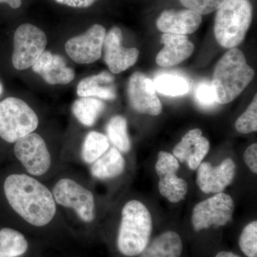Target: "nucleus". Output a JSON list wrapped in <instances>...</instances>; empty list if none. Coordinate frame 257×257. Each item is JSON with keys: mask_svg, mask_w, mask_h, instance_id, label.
Masks as SVG:
<instances>
[{"mask_svg": "<svg viewBox=\"0 0 257 257\" xmlns=\"http://www.w3.org/2000/svg\"><path fill=\"white\" fill-rule=\"evenodd\" d=\"M110 148L106 135L99 132L90 131L83 140L77 162L90 166Z\"/></svg>", "mask_w": 257, "mask_h": 257, "instance_id": "23", "label": "nucleus"}, {"mask_svg": "<svg viewBox=\"0 0 257 257\" xmlns=\"http://www.w3.org/2000/svg\"><path fill=\"white\" fill-rule=\"evenodd\" d=\"M3 84H2V83L0 82V96L3 94Z\"/></svg>", "mask_w": 257, "mask_h": 257, "instance_id": "35", "label": "nucleus"}, {"mask_svg": "<svg viewBox=\"0 0 257 257\" xmlns=\"http://www.w3.org/2000/svg\"><path fill=\"white\" fill-rule=\"evenodd\" d=\"M47 38L45 32L31 25L23 24L15 31L12 62L18 70L32 67L45 52Z\"/></svg>", "mask_w": 257, "mask_h": 257, "instance_id": "8", "label": "nucleus"}, {"mask_svg": "<svg viewBox=\"0 0 257 257\" xmlns=\"http://www.w3.org/2000/svg\"><path fill=\"white\" fill-rule=\"evenodd\" d=\"M239 247L247 257H257V221H253L243 228L240 235Z\"/></svg>", "mask_w": 257, "mask_h": 257, "instance_id": "27", "label": "nucleus"}, {"mask_svg": "<svg viewBox=\"0 0 257 257\" xmlns=\"http://www.w3.org/2000/svg\"><path fill=\"white\" fill-rule=\"evenodd\" d=\"M234 202L229 194L217 193L198 203L193 209L192 224L195 231L225 226L232 219Z\"/></svg>", "mask_w": 257, "mask_h": 257, "instance_id": "9", "label": "nucleus"}, {"mask_svg": "<svg viewBox=\"0 0 257 257\" xmlns=\"http://www.w3.org/2000/svg\"><path fill=\"white\" fill-rule=\"evenodd\" d=\"M236 169V165L231 158L226 159L216 167H213L209 162H203L197 168V185L206 194L223 192L232 183Z\"/></svg>", "mask_w": 257, "mask_h": 257, "instance_id": "15", "label": "nucleus"}, {"mask_svg": "<svg viewBox=\"0 0 257 257\" xmlns=\"http://www.w3.org/2000/svg\"><path fill=\"white\" fill-rule=\"evenodd\" d=\"M89 167L93 179L107 181L117 178L124 173L126 162L122 153L111 147Z\"/></svg>", "mask_w": 257, "mask_h": 257, "instance_id": "20", "label": "nucleus"}, {"mask_svg": "<svg viewBox=\"0 0 257 257\" xmlns=\"http://www.w3.org/2000/svg\"><path fill=\"white\" fill-rule=\"evenodd\" d=\"M50 182L49 187L67 229L74 239L83 241L97 218L95 194L82 176L66 168Z\"/></svg>", "mask_w": 257, "mask_h": 257, "instance_id": "2", "label": "nucleus"}, {"mask_svg": "<svg viewBox=\"0 0 257 257\" xmlns=\"http://www.w3.org/2000/svg\"><path fill=\"white\" fill-rule=\"evenodd\" d=\"M153 83L156 91L166 96H182L188 93L189 90L188 81L178 74H160Z\"/></svg>", "mask_w": 257, "mask_h": 257, "instance_id": "26", "label": "nucleus"}, {"mask_svg": "<svg viewBox=\"0 0 257 257\" xmlns=\"http://www.w3.org/2000/svg\"><path fill=\"white\" fill-rule=\"evenodd\" d=\"M104 108L105 104L97 98L80 97L72 104V111L81 124L90 127L95 124Z\"/></svg>", "mask_w": 257, "mask_h": 257, "instance_id": "24", "label": "nucleus"}, {"mask_svg": "<svg viewBox=\"0 0 257 257\" xmlns=\"http://www.w3.org/2000/svg\"><path fill=\"white\" fill-rule=\"evenodd\" d=\"M106 133L109 143L121 153L130 151L131 142L128 135L127 121L124 116L116 115L111 117L106 124Z\"/></svg>", "mask_w": 257, "mask_h": 257, "instance_id": "25", "label": "nucleus"}, {"mask_svg": "<svg viewBox=\"0 0 257 257\" xmlns=\"http://www.w3.org/2000/svg\"><path fill=\"white\" fill-rule=\"evenodd\" d=\"M106 34L102 25H92L85 33L67 40L64 46L66 52L76 63H94L102 54Z\"/></svg>", "mask_w": 257, "mask_h": 257, "instance_id": "12", "label": "nucleus"}, {"mask_svg": "<svg viewBox=\"0 0 257 257\" xmlns=\"http://www.w3.org/2000/svg\"><path fill=\"white\" fill-rule=\"evenodd\" d=\"M183 243L178 233L167 231L155 238L140 257H180Z\"/></svg>", "mask_w": 257, "mask_h": 257, "instance_id": "22", "label": "nucleus"}, {"mask_svg": "<svg viewBox=\"0 0 257 257\" xmlns=\"http://www.w3.org/2000/svg\"><path fill=\"white\" fill-rule=\"evenodd\" d=\"M187 9L201 15L210 14L216 11L226 0H179Z\"/></svg>", "mask_w": 257, "mask_h": 257, "instance_id": "29", "label": "nucleus"}, {"mask_svg": "<svg viewBox=\"0 0 257 257\" xmlns=\"http://www.w3.org/2000/svg\"><path fill=\"white\" fill-rule=\"evenodd\" d=\"M0 3H5L13 9H18L21 7L22 0H0Z\"/></svg>", "mask_w": 257, "mask_h": 257, "instance_id": "33", "label": "nucleus"}, {"mask_svg": "<svg viewBox=\"0 0 257 257\" xmlns=\"http://www.w3.org/2000/svg\"><path fill=\"white\" fill-rule=\"evenodd\" d=\"M128 98L130 105L141 114L157 116L162 111L153 81L142 72H135L128 80Z\"/></svg>", "mask_w": 257, "mask_h": 257, "instance_id": "13", "label": "nucleus"}, {"mask_svg": "<svg viewBox=\"0 0 257 257\" xmlns=\"http://www.w3.org/2000/svg\"><path fill=\"white\" fill-rule=\"evenodd\" d=\"M194 96L198 104L202 107H212L217 103L214 88L209 82L200 83L196 89Z\"/></svg>", "mask_w": 257, "mask_h": 257, "instance_id": "30", "label": "nucleus"}, {"mask_svg": "<svg viewBox=\"0 0 257 257\" xmlns=\"http://www.w3.org/2000/svg\"><path fill=\"white\" fill-rule=\"evenodd\" d=\"M235 128L239 133L249 134L257 130V97L253 96V100L246 110L236 120Z\"/></svg>", "mask_w": 257, "mask_h": 257, "instance_id": "28", "label": "nucleus"}, {"mask_svg": "<svg viewBox=\"0 0 257 257\" xmlns=\"http://www.w3.org/2000/svg\"><path fill=\"white\" fill-rule=\"evenodd\" d=\"M214 32L216 41L226 49L236 48L247 33L253 18L249 0H226L216 10Z\"/></svg>", "mask_w": 257, "mask_h": 257, "instance_id": "6", "label": "nucleus"}, {"mask_svg": "<svg viewBox=\"0 0 257 257\" xmlns=\"http://www.w3.org/2000/svg\"><path fill=\"white\" fill-rule=\"evenodd\" d=\"M46 243L9 225H0V257H44Z\"/></svg>", "mask_w": 257, "mask_h": 257, "instance_id": "11", "label": "nucleus"}, {"mask_svg": "<svg viewBox=\"0 0 257 257\" xmlns=\"http://www.w3.org/2000/svg\"><path fill=\"white\" fill-rule=\"evenodd\" d=\"M215 257H241L239 255L236 254V253L233 252H230V251H219L217 254L216 255Z\"/></svg>", "mask_w": 257, "mask_h": 257, "instance_id": "34", "label": "nucleus"}, {"mask_svg": "<svg viewBox=\"0 0 257 257\" xmlns=\"http://www.w3.org/2000/svg\"><path fill=\"white\" fill-rule=\"evenodd\" d=\"M210 149V143L202 136L200 128L189 130L173 150V155L180 161L187 162L189 168L197 170L207 156Z\"/></svg>", "mask_w": 257, "mask_h": 257, "instance_id": "16", "label": "nucleus"}, {"mask_svg": "<svg viewBox=\"0 0 257 257\" xmlns=\"http://www.w3.org/2000/svg\"><path fill=\"white\" fill-rule=\"evenodd\" d=\"M179 161L173 155L165 151L159 152L155 170L160 177L159 191L170 202L183 200L188 192V184L184 179L177 177Z\"/></svg>", "mask_w": 257, "mask_h": 257, "instance_id": "10", "label": "nucleus"}, {"mask_svg": "<svg viewBox=\"0 0 257 257\" xmlns=\"http://www.w3.org/2000/svg\"><path fill=\"white\" fill-rule=\"evenodd\" d=\"M13 155L20 170L46 183L65 168L62 159L56 157L43 137L35 132L15 144Z\"/></svg>", "mask_w": 257, "mask_h": 257, "instance_id": "4", "label": "nucleus"}, {"mask_svg": "<svg viewBox=\"0 0 257 257\" xmlns=\"http://www.w3.org/2000/svg\"><path fill=\"white\" fill-rule=\"evenodd\" d=\"M243 160L253 173H257V144L253 143L246 149L243 154Z\"/></svg>", "mask_w": 257, "mask_h": 257, "instance_id": "31", "label": "nucleus"}, {"mask_svg": "<svg viewBox=\"0 0 257 257\" xmlns=\"http://www.w3.org/2000/svg\"><path fill=\"white\" fill-rule=\"evenodd\" d=\"M40 124L37 113L28 103L16 97L0 101V138L14 145L36 131Z\"/></svg>", "mask_w": 257, "mask_h": 257, "instance_id": "7", "label": "nucleus"}, {"mask_svg": "<svg viewBox=\"0 0 257 257\" xmlns=\"http://www.w3.org/2000/svg\"><path fill=\"white\" fill-rule=\"evenodd\" d=\"M202 22V15L193 10H167L157 19V27L165 34L187 35L197 31Z\"/></svg>", "mask_w": 257, "mask_h": 257, "instance_id": "17", "label": "nucleus"}, {"mask_svg": "<svg viewBox=\"0 0 257 257\" xmlns=\"http://www.w3.org/2000/svg\"><path fill=\"white\" fill-rule=\"evenodd\" d=\"M114 77L107 72L86 77L79 82L77 92L80 97L112 100L116 97Z\"/></svg>", "mask_w": 257, "mask_h": 257, "instance_id": "21", "label": "nucleus"}, {"mask_svg": "<svg viewBox=\"0 0 257 257\" xmlns=\"http://www.w3.org/2000/svg\"><path fill=\"white\" fill-rule=\"evenodd\" d=\"M165 46L157 55L156 62L162 67H171L188 59L194 50V45L187 35L165 34L161 37Z\"/></svg>", "mask_w": 257, "mask_h": 257, "instance_id": "19", "label": "nucleus"}, {"mask_svg": "<svg viewBox=\"0 0 257 257\" xmlns=\"http://www.w3.org/2000/svg\"><path fill=\"white\" fill-rule=\"evenodd\" d=\"M254 77V71L246 62L242 52L230 49L216 64L211 85L216 102L225 104L234 100Z\"/></svg>", "mask_w": 257, "mask_h": 257, "instance_id": "5", "label": "nucleus"}, {"mask_svg": "<svg viewBox=\"0 0 257 257\" xmlns=\"http://www.w3.org/2000/svg\"><path fill=\"white\" fill-rule=\"evenodd\" d=\"M56 3L74 8H87L96 0H55Z\"/></svg>", "mask_w": 257, "mask_h": 257, "instance_id": "32", "label": "nucleus"}, {"mask_svg": "<svg viewBox=\"0 0 257 257\" xmlns=\"http://www.w3.org/2000/svg\"><path fill=\"white\" fill-rule=\"evenodd\" d=\"M122 32L114 27L106 34L103 50L104 60L111 73L119 74L136 63L140 52L137 48L122 46Z\"/></svg>", "mask_w": 257, "mask_h": 257, "instance_id": "14", "label": "nucleus"}, {"mask_svg": "<svg viewBox=\"0 0 257 257\" xmlns=\"http://www.w3.org/2000/svg\"><path fill=\"white\" fill-rule=\"evenodd\" d=\"M152 219L146 206L138 200L128 201L121 208L115 246L122 256H139L150 243Z\"/></svg>", "mask_w": 257, "mask_h": 257, "instance_id": "3", "label": "nucleus"}, {"mask_svg": "<svg viewBox=\"0 0 257 257\" xmlns=\"http://www.w3.org/2000/svg\"><path fill=\"white\" fill-rule=\"evenodd\" d=\"M0 203L8 214L5 225L22 230L47 245L74 239L48 184L25 173L18 166L0 180Z\"/></svg>", "mask_w": 257, "mask_h": 257, "instance_id": "1", "label": "nucleus"}, {"mask_svg": "<svg viewBox=\"0 0 257 257\" xmlns=\"http://www.w3.org/2000/svg\"><path fill=\"white\" fill-rule=\"evenodd\" d=\"M32 67L35 73L52 85L69 84L75 77L74 71L62 56L49 51H45Z\"/></svg>", "mask_w": 257, "mask_h": 257, "instance_id": "18", "label": "nucleus"}]
</instances>
